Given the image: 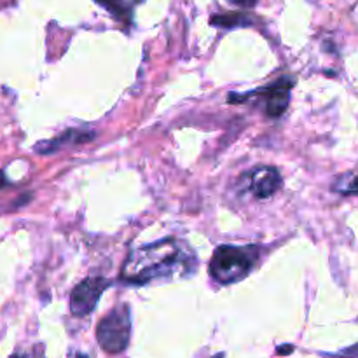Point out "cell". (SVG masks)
Here are the masks:
<instances>
[{
    "mask_svg": "<svg viewBox=\"0 0 358 358\" xmlns=\"http://www.w3.org/2000/svg\"><path fill=\"white\" fill-rule=\"evenodd\" d=\"M77 358H87V357H80V355H79V357H77Z\"/></svg>",
    "mask_w": 358,
    "mask_h": 358,
    "instance_id": "cell-16",
    "label": "cell"
},
{
    "mask_svg": "<svg viewBox=\"0 0 358 358\" xmlns=\"http://www.w3.org/2000/svg\"><path fill=\"white\" fill-rule=\"evenodd\" d=\"M213 358H224V353H219V355H215Z\"/></svg>",
    "mask_w": 358,
    "mask_h": 358,
    "instance_id": "cell-15",
    "label": "cell"
},
{
    "mask_svg": "<svg viewBox=\"0 0 358 358\" xmlns=\"http://www.w3.org/2000/svg\"><path fill=\"white\" fill-rule=\"evenodd\" d=\"M107 287V280L94 278V276L80 282L72 290V296H70V311H72L73 317H86V315H90Z\"/></svg>",
    "mask_w": 358,
    "mask_h": 358,
    "instance_id": "cell-4",
    "label": "cell"
},
{
    "mask_svg": "<svg viewBox=\"0 0 358 358\" xmlns=\"http://www.w3.org/2000/svg\"><path fill=\"white\" fill-rule=\"evenodd\" d=\"M131 338V313L128 304L112 310L96 327L98 345L107 353H121L128 348Z\"/></svg>",
    "mask_w": 358,
    "mask_h": 358,
    "instance_id": "cell-2",
    "label": "cell"
},
{
    "mask_svg": "<svg viewBox=\"0 0 358 358\" xmlns=\"http://www.w3.org/2000/svg\"><path fill=\"white\" fill-rule=\"evenodd\" d=\"M248 23H250V20L241 13H229V14H222V16L212 17V24H215V27H222V28H234V27H241V24H248Z\"/></svg>",
    "mask_w": 358,
    "mask_h": 358,
    "instance_id": "cell-8",
    "label": "cell"
},
{
    "mask_svg": "<svg viewBox=\"0 0 358 358\" xmlns=\"http://www.w3.org/2000/svg\"><path fill=\"white\" fill-rule=\"evenodd\" d=\"M294 86L292 77H282L275 80L271 86L261 90L262 93L268 94L266 100V112L269 117H280L287 110L290 103V87Z\"/></svg>",
    "mask_w": 358,
    "mask_h": 358,
    "instance_id": "cell-5",
    "label": "cell"
},
{
    "mask_svg": "<svg viewBox=\"0 0 358 358\" xmlns=\"http://www.w3.org/2000/svg\"><path fill=\"white\" fill-rule=\"evenodd\" d=\"M6 185V177H3V171H0V187Z\"/></svg>",
    "mask_w": 358,
    "mask_h": 358,
    "instance_id": "cell-14",
    "label": "cell"
},
{
    "mask_svg": "<svg viewBox=\"0 0 358 358\" xmlns=\"http://www.w3.org/2000/svg\"><path fill=\"white\" fill-rule=\"evenodd\" d=\"M94 136L93 131H83V129H66L65 133H62L59 136H56L51 142H44L35 145V150L38 154H52L59 149H65L69 145H76V143L90 142Z\"/></svg>",
    "mask_w": 358,
    "mask_h": 358,
    "instance_id": "cell-7",
    "label": "cell"
},
{
    "mask_svg": "<svg viewBox=\"0 0 358 358\" xmlns=\"http://www.w3.org/2000/svg\"><path fill=\"white\" fill-rule=\"evenodd\" d=\"M192 268H196V261L184 245L175 240H161L133 250L122 266V278L129 283H149L185 276Z\"/></svg>",
    "mask_w": 358,
    "mask_h": 358,
    "instance_id": "cell-1",
    "label": "cell"
},
{
    "mask_svg": "<svg viewBox=\"0 0 358 358\" xmlns=\"http://www.w3.org/2000/svg\"><path fill=\"white\" fill-rule=\"evenodd\" d=\"M231 2L238 3V6H245V7H248V6H254L255 0H231Z\"/></svg>",
    "mask_w": 358,
    "mask_h": 358,
    "instance_id": "cell-13",
    "label": "cell"
},
{
    "mask_svg": "<svg viewBox=\"0 0 358 358\" xmlns=\"http://www.w3.org/2000/svg\"><path fill=\"white\" fill-rule=\"evenodd\" d=\"M94 2L100 3L103 9H107L108 13L114 14L119 20H124V17L129 16V9L126 0H94Z\"/></svg>",
    "mask_w": 358,
    "mask_h": 358,
    "instance_id": "cell-10",
    "label": "cell"
},
{
    "mask_svg": "<svg viewBox=\"0 0 358 358\" xmlns=\"http://www.w3.org/2000/svg\"><path fill=\"white\" fill-rule=\"evenodd\" d=\"M334 191L345 196L358 194V173H346L339 177L334 184Z\"/></svg>",
    "mask_w": 358,
    "mask_h": 358,
    "instance_id": "cell-9",
    "label": "cell"
},
{
    "mask_svg": "<svg viewBox=\"0 0 358 358\" xmlns=\"http://www.w3.org/2000/svg\"><path fill=\"white\" fill-rule=\"evenodd\" d=\"M250 254L243 248L231 247V245H222L217 248L210 262V273L222 285L240 282L250 273Z\"/></svg>",
    "mask_w": 358,
    "mask_h": 358,
    "instance_id": "cell-3",
    "label": "cell"
},
{
    "mask_svg": "<svg viewBox=\"0 0 358 358\" xmlns=\"http://www.w3.org/2000/svg\"><path fill=\"white\" fill-rule=\"evenodd\" d=\"M294 352V346L292 345H285V346H280L276 350V355H289V353Z\"/></svg>",
    "mask_w": 358,
    "mask_h": 358,
    "instance_id": "cell-12",
    "label": "cell"
},
{
    "mask_svg": "<svg viewBox=\"0 0 358 358\" xmlns=\"http://www.w3.org/2000/svg\"><path fill=\"white\" fill-rule=\"evenodd\" d=\"M336 357H348V358H358V345L352 346V348L348 350H343V352H339Z\"/></svg>",
    "mask_w": 358,
    "mask_h": 358,
    "instance_id": "cell-11",
    "label": "cell"
},
{
    "mask_svg": "<svg viewBox=\"0 0 358 358\" xmlns=\"http://www.w3.org/2000/svg\"><path fill=\"white\" fill-rule=\"evenodd\" d=\"M282 185V175L276 168L262 166L252 171L250 177V189L255 198H271Z\"/></svg>",
    "mask_w": 358,
    "mask_h": 358,
    "instance_id": "cell-6",
    "label": "cell"
}]
</instances>
